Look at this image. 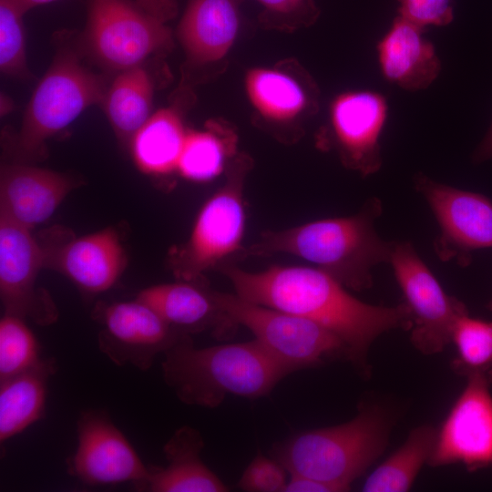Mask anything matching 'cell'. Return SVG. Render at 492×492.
<instances>
[{
    "mask_svg": "<svg viewBox=\"0 0 492 492\" xmlns=\"http://www.w3.org/2000/svg\"><path fill=\"white\" fill-rule=\"evenodd\" d=\"M222 273L240 297L305 318L333 333L344 344L347 360L364 374L367 373V353L379 335L412 327V313L405 302L395 306L366 303L316 267L272 265L248 272L226 266Z\"/></svg>",
    "mask_w": 492,
    "mask_h": 492,
    "instance_id": "cell-1",
    "label": "cell"
},
{
    "mask_svg": "<svg viewBox=\"0 0 492 492\" xmlns=\"http://www.w3.org/2000/svg\"><path fill=\"white\" fill-rule=\"evenodd\" d=\"M381 200L370 198L354 215L326 218L281 231H267L244 249V256L282 253L308 261L347 289L372 287V270L389 263L395 241L382 239L374 229Z\"/></svg>",
    "mask_w": 492,
    "mask_h": 492,
    "instance_id": "cell-2",
    "label": "cell"
},
{
    "mask_svg": "<svg viewBox=\"0 0 492 492\" xmlns=\"http://www.w3.org/2000/svg\"><path fill=\"white\" fill-rule=\"evenodd\" d=\"M163 354L165 384L190 405L216 408L228 395L260 398L290 374L254 339L198 348L181 334Z\"/></svg>",
    "mask_w": 492,
    "mask_h": 492,
    "instance_id": "cell-3",
    "label": "cell"
},
{
    "mask_svg": "<svg viewBox=\"0 0 492 492\" xmlns=\"http://www.w3.org/2000/svg\"><path fill=\"white\" fill-rule=\"evenodd\" d=\"M388 433L384 414L363 406L345 423L306 430L275 445L272 456L289 474L308 476L348 491L383 453Z\"/></svg>",
    "mask_w": 492,
    "mask_h": 492,
    "instance_id": "cell-4",
    "label": "cell"
},
{
    "mask_svg": "<svg viewBox=\"0 0 492 492\" xmlns=\"http://www.w3.org/2000/svg\"><path fill=\"white\" fill-rule=\"evenodd\" d=\"M250 166L247 156H237L227 170L225 182L200 208L188 241L171 256L172 270L179 280L200 281L205 272L243 251V190Z\"/></svg>",
    "mask_w": 492,
    "mask_h": 492,
    "instance_id": "cell-5",
    "label": "cell"
},
{
    "mask_svg": "<svg viewBox=\"0 0 492 492\" xmlns=\"http://www.w3.org/2000/svg\"><path fill=\"white\" fill-rule=\"evenodd\" d=\"M217 302L237 326H244L254 340L290 374L321 365L347 352L333 333L305 318L247 301L236 293L215 291Z\"/></svg>",
    "mask_w": 492,
    "mask_h": 492,
    "instance_id": "cell-6",
    "label": "cell"
},
{
    "mask_svg": "<svg viewBox=\"0 0 492 492\" xmlns=\"http://www.w3.org/2000/svg\"><path fill=\"white\" fill-rule=\"evenodd\" d=\"M103 79L84 67L70 50L57 53L26 107L17 149L26 157L42 152L46 141L71 124L86 108L103 100Z\"/></svg>",
    "mask_w": 492,
    "mask_h": 492,
    "instance_id": "cell-7",
    "label": "cell"
},
{
    "mask_svg": "<svg viewBox=\"0 0 492 492\" xmlns=\"http://www.w3.org/2000/svg\"><path fill=\"white\" fill-rule=\"evenodd\" d=\"M85 37L97 60L118 71L172 46L166 23L129 0H89Z\"/></svg>",
    "mask_w": 492,
    "mask_h": 492,
    "instance_id": "cell-8",
    "label": "cell"
},
{
    "mask_svg": "<svg viewBox=\"0 0 492 492\" xmlns=\"http://www.w3.org/2000/svg\"><path fill=\"white\" fill-rule=\"evenodd\" d=\"M389 263L412 313V344L427 355L442 352L466 305L443 290L410 241H395Z\"/></svg>",
    "mask_w": 492,
    "mask_h": 492,
    "instance_id": "cell-9",
    "label": "cell"
},
{
    "mask_svg": "<svg viewBox=\"0 0 492 492\" xmlns=\"http://www.w3.org/2000/svg\"><path fill=\"white\" fill-rule=\"evenodd\" d=\"M415 190L429 205L440 233L434 242L443 261L466 267L474 251L492 248V200L487 196L437 182L425 174L415 177Z\"/></svg>",
    "mask_w": 492,
    "mask_h": 492,
    "instance_id": "cell-10",
    "label": "cell"
},
{
    "mask_svg": "<svg viewBox=\"0 0 492 492\" xmlns=\"http://www.w3.org/2000/svg\"><path fill=\"white\" fill-rule=\"evenodd\" d=\"M492 371L466 376V384L441 427L431 466L460 463L474 472L492 466Z\"/></svg>",
    "mask_w": 492,
    "mask_h": 492,
    "instance_id": "cell-11",
    "label": "cell"
},
{
    "mask_svg": "<svg viewBox=\"0 0 492 492\" xmlns=\"http://www.w3.org/2000/svg\"><path fill=\"white\" fill-rule=\"evenodd\" d=\"M45 251L31 230L0 210V298L5 313L49 325L58 317L49 293L36 287Z\"/></svg>",
    "mask_w": 492,
    "mask_h": 492,
    "instance_id": "cell-12",
    "label": "cell"
},
{
    "mask_svg": "<svg viewBox=\"0 0 492 492\" xmlns=\"http://www.w3.org/2000/svg\"><path fill=\"white\" fill-rule=\"evenodd\" d=\"M77 434V449L67 460L69 475L89 486L130 482L142 489L149 466L106 413L83 412Z\"/></svg>",
    "mask_w": 492,
    "mask_h": 492,
    "instance_id": "cell-13",
    "label": "cell"
},
{
    "mask_svg": "<svg viewBox=\"0 0 492 492\" xmlns=\"http://www.w3.org/2000/svg\"><path fill=\"white\" fill-rule=\"evenodd\" d=\"M96 314L103 325L98 349L118 366L129 364L146 371L181 335L138 299L104 305Z\"/></svg>",
    "mask_w": 492,
    "mask_h": 492,
    "instance_id": "cell-14",
    "label": "cell"
},
{
    "mask_svg": "<svg viewBox=\"0 0 492 492\" xmlns=\"http://www.w3.org/2000/svg\"><path fill=\"white\" fill-rule=\"evenodd\" d=\"M387 111L385 97L370 90L342 93L331 104L330 122L340 159L363 177L382 166L380 137Z\"/></svg>",
    "mask_w": 492,
    "mask_h": 492,
    "instance_id": "cell-15",
    "label": "cell"
},
{
    "mask_svg": "<svg viewBox=\"0 0 492 492\" xmlns=\"http://www.w3.org/2000/svg\"><path fill=\"white\" fill-rule=\"evenodd\" d=\"M136 299L150 306L180 334L210 331L222 340L237 327L219 305L215 291L200 281L153 285L141 290Z\"/></svg>",
    "mask_w": 492,
    "mask_h": 492,
    "instance_id": "cell-16",
    "label": "cell"
},
{
    "mask_svg": "<svg viewBox=\"0 0 492 492\" xmlns=\"http://www.w3.org/2000/svg\"><path fill=\"white\" fill-rule=\"evenodd\" d=\"M45 266L63 273L87 293H100L120 277L126 254L117 231L105 228L71 240L52 253L45 251Z\"/></svg>",
    "mask_w": 492,
    "mask_h": 492,
    "instance_id": "cell-17",
    "label": "cell"
},
{
    "mask_svg": "<svg viewBox=\"0 0 492 492\" xmlns=\"http://www.w3.org/2000/svg\"><path fill=\"white\" fill-rule=\"evenodd\" d=\"M74 187L73 180L60 172L5 165L0 175V210L31 230L49 219Z\"/></svg>",
    "mask_w": 492,
    "mask_h": 492,
    "instance_id": "cell-18",
    "label": "cell"
},
{
    "mask_svg": "<svg viewBox=\"0 0 492 492\" xmlns=\"http://www.w3.org/2000/svg\"><path fill=\"white\" fill-rule=\"evenodd\" d=\"M424 30L398 15L377 44L384 77L408 91L425 89L441 70L435 46L424 37Z\"/></svg>",
    "mask_w": 492,
    "mask_h": 492,
    "instance_id": "cell-19",
    "label": "cell"
},
{
    "mask_svg": "<svg viewBox=\"0 0 492 492\" xmlns=\"http://www.w3.org/2000/svg\"><path fill=\"white\" fill-rule=\"evenodd\" d=\"M240 21L239 0H189L178 36L191 61L216 62L232 46Z\"/></svg>",
    "mask_w": 492,
    "mask_h": 492,
    "instance_id": "cell-20",
    "label": "cell"
},
{
    "mask_svg": "<svg viewBox=\"0 0 492 492\" xmlns=\"http://www.w3.org/2000/svg\"><path fill=\"white\" fill-rule=\"evenodd\" d=\"M200 432L190 425L178 428L163 446L167 466H149L142 487L150 492H226L229 487L201 460Z\"/></svg>",
    "mask_w": 492,
    "mask_h": 492,
    "instance_id": "cell-21",
    "label": "cell"
},
{
    "mask_svg": "<svg viewBox=\"0 0 492 492\" xmlns=\"http://www.w3.org/2000/svg\"><path fill=\"white\" fill-rule=\"evenodd\" d=\"M55 372V359L46 358L26 372L0 381L1 444L44 416L48 382Z\"/></svg>",
    "mask_w": 492,
    "mask_h": 492,
    "instance_id": "cell-22",
    "label": "cell"
},
{
    "mask_svg": "<svg viewBox=\"0 0 492 492\" xmlns=\"http://www.w3.org/2000/svg\"><path fill=\"white\" fill-rule=\"evenodd\" d=\"M187 133L175 109L165 108L151 114L130 140L138 169L155 176L176 171Z\"/></svg>",
    "mask_w": 492,
    "mask_h": 492,
    "instance_id": "cell-23",
    "label": "cell"
},
{
    "mask_svg": "<svg viewBox=\"0 0 492 492\" xmlns=\"http://www.w3.org/2000/svg\"><path fill=\"white\" fill-rule=\"evenodd\" d=\"M153 91L152 80L142 65L119 71L102 100L118 138L130 141L150 117Z\"/></svg>",
    "mask_w": 492,
    "mask_h": 492,
    "instance_id": "cell-24",
    "label": "cell"
},
{
    "mask_svg": "<svg viewBox=\"0 0 492 492\" xmlns=\"http://www.w3.org/2000/svg\"><path fill=\"white\" fill-rule=\"evenodd\" d=\"M245 89L249 100L261 116L275 123L295 119L310 104L304 87L278 69H250L245 77Z\"/></svg>",
    "mask_w": 492,
    "mask_h": 492,
    "instance_id": "cell-25",
    "label": "cell"
},
{
    "mask_svg": "<svg viewBox=\"0 0 492 492\" xmlns=\"http://www.w3.org/2000/svg\"><path fill=\"white\" fill-rule=\"evenodd\" d=\"M437 430L423 425L413 429L404 444L380 464L363 485L364 492H405L432 455Z\"/></svg>",
    "mask_w": 492,
    "mask_h": 492,
    "instance_id": "cell-26",
    "label": "cell"
},
{
    "mask_svg": "<svg viewBox=\"0 0 492 492\" xmlns=\"http://www.w3.org/2000/svg\"><path fill=\"white\" fill-rule=\"evenodd\" d=\"M236 138L231 130L217 127L188 130L177 172L185 179L206 182L220 175L235 155Z\"/></svg>",
    "mask_w": 492,
    "mask_h": 492,
    "instance_id": "cell-27",
    "label": "cell"
},
{
    "mask_svg": "<svg viewBox=\"0 0 492 492\" xmlns=\"http://www.w3.org/2000/svg\"><path fill=\"white\" fill-rule=\"evenodd\" d=\"M451 343L456 349L452 368L458 374L492 371V322L471 317L469 312L463 314L454 326Z\"/></svg>",
    "mask_w": 492,
    "mask_h": 492,
    "instance_id": "cell-28",
    "label": "cell"
},
{
    "mask_svg": "<svg viewBox=\"0 0 492 492\" xmlns=\"http://www.w3.org/2000/svg\"><path fill=\"white\" fill-rule=\"evenodd\" d=\"M41 360L38 342L25 319L5 313L0 320V381L31 369Z\"/></svg>",
    "mask_w": 492,
    "mask_h": 492,
    "instance_id": "cell-29",
    "label": "cell"
},
{
    "mask_svg": "<svg viewBox=\"0 0 492 492\" xmlns=\"http://www.w3.org/2000/svg\"><path fill=\"white\" fill-rule=\"evenodd\" d=\"M25 14L11 0H0V69L5 75L23 78L29 76Z\"/></svg>",
    "mask_w": 492,
    "mask_h": 492,
    "instance_id": "cell-30",
    "label": "cell"
},
{
    "mask_svg": "<svg viewBox=\"0 0 492 492\" xmlns=\"http://www.w3.org/2000/svg\"><path fill=\"white\" fill-rule=\"evenodd\" d=\"M287 470L274 457L258 453L241 476L238 487L248 492H282Z\"/></svg>",
    "mask_w": 492,
    "mask_h": 492,
    "instance_id": "cell-31",
    "label": "cell"
},
{
    "mask_svg": "<svg viewBox=\"0 0 492 492\" xmlns=\"http://www.w3.org/2000/svg\"><path fill=\"white\" fill-rule=\"evenodd\" d=\"M399 16L425 29L443 26L454 18L453 0H397Z\"/></svg>",
    "mask_w": 492,
    "mask_h": 492,
    "instance_id": "cell-32",
    "label": "cell"
},
{
    "mask_svg": "<svg viewBox=\"0 0 492 492\" xmlns=\"http://www.w3.org/2000/svg\"><path fill=\"white\" fill-rule=\"evenodd\" d=\"M264 6L262 19L278 24H310L319 10L313 0H257Z\"/></svg>",
    "mask_w": 492,
    "mask_h": 492,
    "instance_id": "cell-33",
    "label": "cell"
},
{
    "mask_svg": "<svg viewBox=\"0 0 492 492\" xmlns=\"http://www.w3.org/2000/svg\"><path fill=\"white\" fill-rule=\"evenodd\" d=\"M342 490L329 483L297 474H290L282 492H341Z\"/></svg>",
    "mask_w": 492,
    "mask_h": 492,
    "instance_id": "cell-34",
    "label": "cell"
},
{
    "mask_svg": "<svg viewBox=\"0 0 492 492\" xmlns=\"http://www.w3.org/2000/svg\"><path fill=\"white\" fill-rule=\"evenodd\" d=\"M145 11L167 23L178 13V0H136Z\"/></svg>",
    "mask_w": 492,
    "mask_h": 492,
    "instance_id": "cell-35",
    "label": "cell"
},
{
    "mask_svg": "<svg viewBox=\"0 0 492 492\" xmlns=\"http://www.w3.org/2000/svg\"><path fill=\"white\" fill-rule=\"evenodd\" d=\"M492 158V125L480 143V145L476 149L473 159L475 162H482Z\"/></svg>",
    "mask_w": 492,
    "mask_h": 492,
    "instance_id": "cell-36",
    "label": "cell"
},
{
    "mask_svg": "<svg viewBox=\"0 0 492 492\" xmlns=\"http://www.w3.org/2000/svg\"><path fill=\"white\" fill-rule=\"evenodd\" d=\"M15 5H17L23 12L26 13L31 8L38 5L50 4L58 0H11Z\"/></svg>",
    "mask_w": 492,
    "mask_h": 492,
    "instance_id": "cell-37",
    "label": "cell"
},
{
    "mask_svg": "<svg viewBox=\"0 0 492 492\" xmlns=\"http://www.w3.org/2000/svg\"><path fill=\"white\" fill-rule=\"evenodd\" d=\"M487 308L490 312H492V299L487 302Z\"/></svg>",
    "mask_w": 492,
    "mask_h": 492,
    "instance_id": "cell-38",
    "label": "cell"
}]
</instances>
